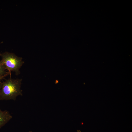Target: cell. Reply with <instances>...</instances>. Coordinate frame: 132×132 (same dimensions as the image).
<instances>
[{
  "label": "cell",
  "mask_w": 132,
  "mask_h": 132,
  "mask_svg": "<svg viewBox=\"0 0 132 132\" xmlns=\"http://www.w3.org/2000/svg\"><path fill=\"white\" fill-rule=\"evenodd\" d=\"M3 79V78H2L0 77V81L1 80Z\"/></svg>",
  "instance_id": "obj_6"
},
{
  "label": "cell",
  "mask_w": 132,
  "mask_h": 132,
  "mask_svg": "<svg viewBox=\"0 0 132 132\" xmlns=\"http://www.w3.org/2000/svg\"><path fill=\"white\" fill-rule=\"evenodd\" d=\"M2 82H1V81H0V91L2 85Z\"/></svg>",
  "instance_id": "obj_5"
},
{
  "label": "cell",
  "mask_w": 132,
  "mask_h": 132,
  "mask_svg": "<svg viewBox=\"0 0 132 132\" xmlns=\"http://www.w3.org/2000/svg\"><path fill=\"white\" fill-rule=\"evenodd\" d=\"M22 79L9 78L2 82L0 91V100H15L19 96L22 95L21 89Z\"/></svg>",
  "instance_id": "obj_1"
},
{
  "label": "cell",
  "mask_w": 132,
  "mask_h": 132,
  "mask_svg": "<svg viewBox=\"0 0 132 132\" xmlns=\"http://www.w3.org/2000/svg\"><path fill=\"white\" fill-rule=\"evenodd\" d=\"M12 118V116L9 111L6 110L2 111L0 109V129Z\"/></svg>",
  "instance_id": "obj_3"
},
{
  "label": "cell",
  "mask_w": 132,
  "mask_h": 132,
  "mask_svg": "<svg viewBox=\"0 0 132 132\" xmlns=\"http://www.w3.org/2000/svg\"><path fill=\"white\" fill-rule=\"evenodd\" d=\"M3 43V42H0V44L2 43Z\"/></svg>",
  "instance_id": "obj_7"
},
{
  "label": "cell",
  "mask_w": 132,
  "mask_h": 132,
  "mask_svg": "<svg viewBox=\"0 0 132 132\" xmlns=\"http://www.w3.org/2000/svg\"><path fill=\"white\" fill-rule=\"evenodd\" d=\"M6 68L2 61H0V77L3 78L9 74V73L7 71Z\"/></svg>",
  "instance_id": "obj_4"
},
{
  "label": "cell",
  "mask_w": 132,
  "mask_h": 132,
  "mask_svg": "<svg viewBox=\"0 0 132 132\" xmlns=\"http://www.w3.org/2000/svg\"><path fill=\"white\" fill-rule=\"evenodd\" d=\"M1 60L11 75V71L18 75L20 74V69L24 63L22 57H18L13 53L5 52L0 53Z\"/></svg>",
  "instance_id": "obj_2"
}]
</instances>
